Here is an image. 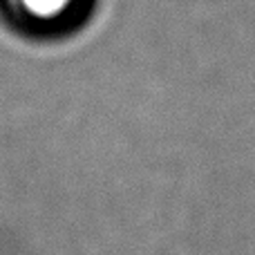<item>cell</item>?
<instances>
[{"label": "cell", "mask_w": 255, "mask_h": 255, "mask_svg": "<svg viewBox=\"0 0 255 255\" xmlns=\"http://www.w3.org/2000/svg\"><path fill=\"white\" fill-rule=\"evenodd\" d=\"M88 0H9L18 18L36 27H54L79 16Z\"/></svg>", "instance_id": "cell-1"}]
</instances>
